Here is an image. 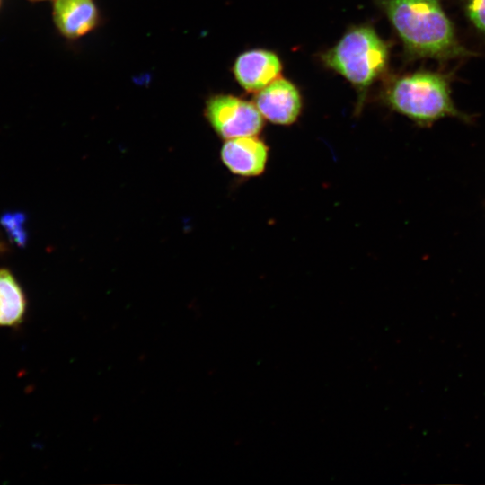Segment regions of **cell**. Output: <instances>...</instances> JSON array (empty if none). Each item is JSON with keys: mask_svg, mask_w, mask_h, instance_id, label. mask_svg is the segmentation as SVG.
Returning a JSON list of instances; mask_svg holds the SVG:
<instances>
[{"mask_svg": "<svg viewBox=\"0 0 485 485\" xmlns=\"http://www.w3.org/2000/svg\"><path fill=\"white\" fill-rule=\"evenodd\" d=\"M411 59L439 62L475 55L459 40L438 0H378Z\"/></svg>", "mask_w": 485, "mask_h": 485, "instance_id": "6da1fadb", "label": "cell"}, {"mask_svg": "<svg viewBox=\"0 0 485 485\" xmlns=\"http://www.w3.org/2000/svg\"><path fill=\"white\" fill-rule=\"evenodd\" d=\"M450 85V75L419 70L392 81L384 99L392 110L419 127H431L445 118L470 121V116L456 108Z\"/></svg>", "mask_w": 485, "mask_h": 485, "instance_id": "7a4b0ae2", "label": "cell"}, {"mask_svg": "<svg viewBox=\"0 0 485 485\" xmlns=\"http://www.w3.org/2000/svg\"><path fill=\"white\" fill-rule=\"evenodd\" d=\"M388 58L387 45L367 26L348 31L322 57L327 66L361 91L384 72Z\"/></svg>", "mask_w": 485, "mask_h": 485, "instance_id": "3957f363", "label": "cell"}, {"mask_svg": "<svg viewBox=\"0 0 485 485\" xmlns=\"http://www.w3.org/2000/svg\"><path fill=\"white\" fill-rule=\"evenodd\" d=\"M206 113L215 131L225 139L257 136L263 128V117L255 104L235 96L211 98Z\"/></svg>", "mask_w": 485, "mask_h": 485, "instance_id": "277c9868", "label": "cell"}, {"mask_svg": "<svg viewBox=\"0 0 485 485\" xmlns=\"http://www.w3.org/2000/svg\"><path fill=\"white\" fill-rule=\"evenodd\" d=\"M254 104L263 118L278 125H291L298 118L301 96L289 81L279 78L258 91Z\"/></svg>", "mask_w": 485, "mask_h": 485, "instance_id": "5b68a950", "label": "cell"}, {"mask_svg": "<svg viewBox=\"0 0 485 485\" xmlns=\"http://www.w3.org/2000/svg\"><path fill=\"white\" fill-rule=\"evenodd\" d=\"M221 160L235 175H260L267 165L269 146L257 136L226 139L221 149Z\"/></svg>", "mask_w": 485, "mask_h": 485, "instance_id": "8992f818", "label": "cell"}, {"mask_svg": "<svg viewBox=\"0 0 485 485\" xmlns=\"http://www.w3.org/2000/svg\"><path fill=\"white\" fill-rule=\"evenodd\" d=\"M282 66L278 56L266 49L242 53L235 60L234 73L245 90L258 92L276 80Z\"/></svg>", "mask_w": 485, "mask_h": 485, "instance_id": "52a82bcc", "label": "cell"}, {"mask_svg": "<svg viewBox=\"0 0 485 485\" xmlns=\"http://www.w3.org/2000/svg\"><path fill=\"white\" fill-rule=\"evenodd\" d=\"M53 15L65 36L77 38L95 26L97 9L93 0H55Z\"/></svg>", "mask_w": 485, "mask_h": 485, "instance_id": "ba28073f", "label": "cell"}, {"mask_svg": "<svg viewBox=\"0 0 485 485\" xmlns=\"http://www.w3.org/2000/svg\"><path fill=\"white\" fill-rule=\"evenodd\" d=\"M25 308V296L20 285L9 270L0 269V326L20 322Z\"/></svg>", "mask_w": 485, "mask_h": 485, "instance_id": "9c48e42d", "label": "cell"}, {"mask_svg": "<svg viewBox=\"0 0 485 485\" xmlns=\"http://www.w3.org/2000/svg\"><path fill=\"white\" fill-rule=\"evenodd\" d=\"M1 224L10 239L19 246H24L27 241L25 216L22 213H5L1 217Z\"/></svg>", "mask_w": 485, "mask_h": 485, "instance_id": "30bf717a", "label": "cell"}, {"mask_svg": "<svg viewBox=\"0 0 485 485\" xmlns=\"http://www.w3.org/2000/svg\"><path fill=\"white\" fill-rule=\"evenodd\" d=\"M466 17L477 31L485 36V0H463Z\"/></svg>", "mask_w": 485, "mask_h": 485, "instance_id": "8fae6325", "label": "cell"}, {"mask_svg": "<svg viewBox=\"0 0 485 485\" xmlns=\"http://www.w3.org/2000/svg\"><path fill=\"white\" fill-rule=\"evenodd\" d=\"M4 249H5L4 244L0 241V251H4Z\"/></svg>", "mask_w": 485, "mask_h": 485, "instance_id": "7c38bea8", "label": "cell"}, {"mask_svg": "<svg viewBox=\"0 0 485 485\" xmlns=\"http://www.w3.org/2000/svg\"><path fill=\"white\" fill-rule=\"evenodd\" d=\"M33 1H40V0H33Z\"/></svg>", "mask_w": 485, "mask_h": 485, "instance_id": "4fadbf2b", "label": "cell"}]
</instances>
